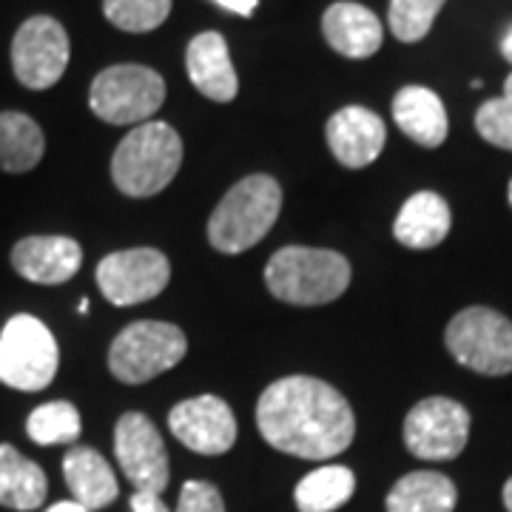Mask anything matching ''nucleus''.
<instances>
[{
    "label": "nucleus",
    "instance_id": "9b49d317",
    "mask_svg": "<svg viewBox=\"0 0 512 512\" xmlns=\"http://www.w3.org/2000/svg\"><path fill=\"white\" fill-rule=\"evenodd\" d=\"M94 279L114 308H131L160 296L168 288L171 262L157 248H126L103 256Z\"/></svg>",
    "mask_w": 512,
    "mask_h": 512
},
{
    "label": "nucleus",
    "instance_id": "39448f33",
    "mask_svg": "<svg viewBox=\"0 0 512 512\" xmlns=\"http://www.w3.org/2000/svg\"><path fill=\"white\" fill-rule=\"evenodd\" d=\"M188 353V339L177 325L140 319L123 328L109 348V370L117 382L146 384L177 367Z\"/></svg>",
    "mask_w": 512,
    "mask_h": 512
},
{
    "label": "nucleus",
    "instance_id": "c9c22d12",
    "mask_svg": "<svg viewBox=\"0 0 512 512\" xmlns=\"http://www.w3.org/2000/svg\"><path fill=\"white\" fill-rule=\"evenodd\" d=\"M507 197H510V205H512V180H510V188H507Z\"/></svg>",
    "mask_w": 512,
    "mask_h": 512
},
{
    "label": "nucleus",
    "instance_id": "4be33fe9",
    "mask_svg": "<svg viewBox=\"0 0 512 512\" xmlns=\"http://www.w3.org/2000/svg\"><path fill=\"white\" fill-rule=\"evenodd\" d=\"M456 501L458 490L450 478L433 470H419L393 484L384 507L387 512H453Z\"/></svg>",
    "mask_w": 512,
    "mask_h": 512
},
{
    "label": "nucleus",
    "instance_id": "423d86ee",
    "mask_svg": "<svg viewBox=\"0 0 512 512\" xmlns=\"http://www.w3.org/2000/svg\"><path fill=\"white\" fill-rule=\"evenodd\" d=\"M60 348L52 330L32 313L12 316L0 330V384L37 393L55 382Z\"/></svg>",
    "mask_w": 512,
    "mask_h": 512
},
{
    "label": "nucleus",
    "instance_id": "f257e3e1",
    "mask_svg": "<svg viewBox=\"0 0 512 512\" xmlns=\"http://www.w3.org/2000/svg\"><path fill=\"white\" fill-rule=\"evenodd\" d=\"M256 430L285 456L325 461L353 444L356 416L333 384L316 376H285L262 390Z\"/></svg>",
    "mask_w": 512,
    "mask_h": 512
},
{
    "label": "nucleus",
    "instance_id": "ddd939ff",
    "mask_svg": "<svg viewBox=\"0 0 512 512\" xmlns=\"http://www.w3.org/2000/svg\"><path fill=\"white\" fill-rule=\"evenodd\" d=\"M171 436L200 456H222L237 441V419L234 410L220 396H194L174 404L168 413Z\"/></svg>",
    "mask_w": 512,
    "mask_h": 512
},
{
    "label": "nucleus",
    "instance_id": "7c9ffc66",
    "mask_svg": "<svg viewBox=\"0 0 512 512\" xmlns=\"http://www.w3.org/2000/svg\"><path fill=\"white\" fill-rule=\"evenodd\" d=\"M214 3H220L222 9H228L234 15H242V18H251L254 9L259 6V0H214Z\"/></svg>",
    "mask_w": 512,
    "mask_h": 512
},
{
    "label": "nucleus",
    "instance_id": "9d476101",
    "mask_svg": "<svg viewBox=\"0 0 512 512\" xmlns=\"http://www.w3.org/2000/svg\"><path fill=\"white\" fill-rule=\"evenodd\" d=\"M72 43L66 29L49 15L23 20L12 40V69L20 86L46 92L66 74Z\"/></svg>",
    "mask_w": 512,
    "mask_h": 512
},
{
    "label": "nucleus",
    "instance_id": "a878e982",
    "mask_svg": "<svg viewBox=\"0 0 512 512\" xmlns=\"http://www.w3.org/2000/svg\"><path fill=\"white\" fill-rule=\"evenodd\" d=\"M444 3L447 0H390L387 26H390L396 40L419 43V40L430 35V29L439 18Z\"/></svg>",
    "mask_w": 512,
    "mask_h": 512
},
{
    "label": "nucleus",
    "instance_id": "2eb2a0df",
    "mask_svg": "<svg viewBox=\"0 0 512 512\" xmlns=\"http://www.w3.org/2000/svg\"><path fill=\"white\" fill-rule=\"evenodd\" d=\"M325 137L336 163L345 168H367L382 154L387 128L376 111L365 106H345L328 120Z\"/></svg>",
    "mask_w": 512,
    "mask_h": 512
},
{
    "label": "nucleus",
    "instance_id": "dca6fc26",
    "mask_svg": "<svg viewBox=\"0 0 512 512\" xmlns=\"http://www.w3.org/2000/svg\"><path fill=\"white\" fill-rule=\"evenodd\" d=\"M185 69H188V80L202 97L214 103H231L237 97V69L231 63L228 40L220 32H202L188 43Z\"/></svg>",
    "mask_w": 512,
    "mask_h": 512
},
{
    "label": "nucleus",
    "instance_id": "f8f14e48",
    "mask_svg": "<svg viewBox=\"0 0 512 512\" xmlns=\"http://www.w3.org/2000/svg\"><path fill=\"white\" fill-rule=\"evenodd\" d=\"M114 456L137 493L160 495L168 487V453L160 430L146 413L128 410L114 424Z\"/></svg>",
    "mask_w": 512,
    "mask_h": 512
},
{
    "label": "nucleus",
    "instance_id": "7ed1b4c3",
    "mask_svg": "<svg viewBox=\"0 0 512 512\" xmlns=\"http://www.w3.org/2000/svg\"><path fill=\"white\" fill-rule=\"evenodd\" d=\"M265 285L274 299L296 308L336 302L350 285V262L330 248L288 245L265 265Z\"/></svg>",
    "mask_w": 512,
    "mask_h": 512
},
{
    "label": "nucleus",
    "instance_id": "cd10ccee",
    "mask_svg": "<svg viewBox=\"0 0 512 512\" xmlns=\"http://www.w3.org/2000/svg\"><path fill=\"white\" fill-rule=\"evenodd\" d=\"M476 131L481 140H487L490 146L512 151V100L510 97H493L487 103H481L476 111Z\"/></svg>",
    "mask_w": 512,
    "mask_h": 512
},
{
    "label": "nucleus",
    "instance_id": "c756f323",
    "mask_svg": "<svg viewBox=\"0 0 512 512\" xmlns=\"http://www.w3.org/2000/svg\"><path fill=\"white\" fill-rule=\"evenodd\" d=\"M131 512H171L160 495L134 493L131 495Z\"/></svg>",
    "mask_w": 512,
    "mask_h": 512
},
{
    "label": "nucleus",
    "instance_id": "b1692460",
    "mask_svg": "<svg viewBox=\"0 0 512 512\" xmlns=\"http://www.w3.org/2000/svg\"><path fill=\"white\" fill-rule=\"evenodd\" d=\"M356 493V476L350 467L325 464L302 478L293 490L299 512H336Z\"/></svg>",
    "mask_w": 512,
    "mask_h": 512
},
{
    "label": "nucleus",
    "instance_id": "0eeeda50",
    "mask_svg": "<svg viewBox=\"0 0 512 512\" xmlns=\"http://www.w3.org/2000/svg\"><path fill=\"white\" fill-rule=\"evenodd\" d=\"M165 103V80L160 72L120 63L97 74L89 89V106L111 126H140L148 123Z\"/></svg>",
    "mask_w": 512,
    "mask_h": 512
},
{
    "label": "nucleus",
    "instance_id": "72a5a7b5",
    "mask_svg": "<svg viewBox=\"0 0 512 512\" xmlns=\"http://www.w3.org/2000/svg\"><path fill=\"white\" fill-rule=\"evenodd\" d=\"M504 507H507V512H512V478L504 484Z\"/></svg>",
    "mask_w": 512,
    "mask_h": 512
},
{
    "label": "nucleus",
    "instance_id": "2f4dec72",
    "mask_svg": "<svg viewBox=\"0 0 512 512\" xmlns=\"http://www.w3.org/2000/svg\"><path fill=\"white\" fill-rule=\"evenodd\" d=\"M46 512H89L83 504H77V501H57V504H52Z\"/></svg>",
    "mask_w": 512,
    "mask_h": 512
},
{
    "label": "nucleus",
    "instance_id": "bb28decb",
    "mask_svg": "<svg viewBox=\"0 0 512 512\" xmlns=\"http://www.w3.org/2000/svg\"><path fill=\"white\" fill-rule=\"evenodd\" d=\"M103 15L123 32H154L171 15V0H103Z\"/></svg>",
    "mask_w": 512,
    "mask_h": 512
},
{
    "label": "nucleus",
    "instance_id": "f704fd0d",
    "mask_svg": "<svg viewBox=\"0 0 512 512\" xmlns=\"http://www.w3.org/2000/svg\"><path fill=\"white\" fill-rule=\"evenodd\" d=\"M504 97H510L512 100V74L504 80Z\"/></svg>",
    "mask_w": 512,
    "mask_h": 512
},
{
    "label": "nucleus",
    "instance_id": "20e7f679",
    "mask_svg": "<svg viewBox=\"0 0 512 512\" xmlns=\"http://www.w3.org/2000/svg\"><path fill=\"white\" fill-rule=\"evenodd\" d=\"M282 211V185L271 174H251L217 202L208 217V242L225 256L245 254L268 237Z\"/></svg>",
    "mask_w": 512,
    "mask_h": 512
},
{
    "label": "nucleus",
    "instance_id": "412c9836",
    "mask_svg": "<svg viewBox=\"0 0 512 512\" xmlns=\"http://www.w3.org/2000/svg\"><path fill=\"white\" fill-rule=\"evenodd\" d=\"M49 495L43 467L26 458L18 447L0 444V504L9 510H37Z\"/></svg>",
    "mask_w": 512,
    "mask_h": 512
},
{
    "label": "nucleus",
    "instance_id": "aec40b11",
    "mask_svg": "<svg viewBox=\"0 0 512 512\" xmlns=\"http://www.w3.org/2000/svg\"><path fill=\"white\" fill-rule=\"evenodd\" d=\"M393 120L413 143L424 148H439L450 131L441 97L424 86H404L393 97Z\"/></svg>",
    "mask_w": 512,
    "mask_h": 512
},
{
    "label": "nucleus",
    "instance_id": "c85d7f7f",
    "mask_svg": "<svg viewBox=\"0 0 512 512\" xmlns=\"http://www.w3.org/2000/svg\"><path fill=\"white\" fill-rule=\"evenodd\" d=\"M174 512H225V501L211 481H185Z\"/></svg>",
    "mask_w": 512,
    "mask_h": 512
},
{
    "label": "nucleus",
    "instance_id": "4468645a",
    "mask_svg": "<svg viewBox=\"0 0 512 512\" xmlns=\"http://www.w3.org/2000/svg\"><path fill=\"white\" fill-rule=\"evenodd\" d=\"M9 262L15 274L35 285H63L77 276L83 265V248L72 237L43 234V237H23L12 248Z\"/></svg>",
    "mask_w": 512,
    "mask_h": 512
},
{
    "label": "nucleus",
    "instance_id": "393cba45",
    "mask_svg": "<svg viewBox=\"0 0 512 512\" xmlns=\"http://www.w3.org/2000/svg\"><path fill=\"white\" fill-rule=\"evenodd\" d=\"M26 433L40 447L74 444L83 433V419L72 402H46L29 413Z\"/></svg>",
    "mask_w": 512,
    "mask_h": 512
},
{
    "label": "nucleus",
    "instance_id": "5701e85b",
    "mask_svg": "<svg viewBox=\"0 0 512 512\" xmlns=\"http://www.w3.org/2000/svg\"><path fill=\"white\" fill-rule=\"evenodd\" d=\"M46 154L43 128L23 111H0V171L26 174Z\"/></svg>",
    "mask_w": 512,
    "mask_h": 512
},
{
    "label": "nucleus",
    "instance_id": "f03ea898",
    "mask_svg": "<svg viewBox=\"0 0 512 512\" xmlns=\"http://www.w3.org/2000/svg\"><path fill=\"white\" fill-rule=\"evenodd\" d=\"M183 165V140L163 120H148L128 131L111 154V180L120 194L146 200L165 191Z\"/></svg>",
    "mask_w": 512,
    "mask_h": 512
},
{
    "label": "nucleus",
    "instance_id": "a211bd4d",
    "mask_svg": "<svg viewBox=\"0 0 512 512\" xmlns=\"http://www.w3.org/2000/svg\"><path fill=\"white\" fill-rule=\"evenodd\" d=\"M63 476L74 501L83 504L89 512L106 510L120 495V484L111 464L86 444H74L63 456Z\"/></svg>",
    "mask_w": 512,
    "mask_h": 512
},
{
    "label": "nucleus",
    "instance_id": "6ab92c4d",
    "mask_svg": "<svg viewBox=\"0 0 512 512\" xmlns=\"http://www.w3.org/2000/svg\"><path fill=\"white\" fill-rule=\"evenodd\" d=\"M453 228V214L447 200L436 191H419L404 202L393 222V237L410 251H427L441 245Z\"/></svg>",
    "mask_w": 512,
    "mask_h": 512
},
{
    "label": "nucleus",
    "instance_id": "1a4fd4ad",
    "mask_svg": "<svg viewBox=\"0 0 512 512\" xmlns=\"http://www.w3.org/2000/svg\"><path fill=\"white\" fill-rule=\"evenodd\" d=\"M470 439L467 407L447 396L421 399L404 419V447L424 461H453Z\"/></svg>",
    "mask_w": 512,
    "mask_h": 512
},
{
    "label": "nucleus",
    "instance_id": "6e6552de",
    "mask_svg": "<svg viewBox=\"0 0 512 512\" xmlns=\"http://www.w3.org/2000/svg\"><path fill=\"white\" fill-rule=\"evenodd\" d=\"M444 345L458 365L481 376L512 373V322L504 313L473 305L450 319Z\"/></svg>",
    "mask_w": 512,
    "mask_h": 512
},
{
    "label": "nucleus",
    "instance_id": "f3484780",
    "mask_svg": "<svg viewBox=\"0 0 512 512\" xmlns=\"http://www.w3.org/2000/svg\"><path fill=\"white\" fill-rule=\"evenodd\" d=\"M322 35L342 57L350 60H367L382 49L384 26L362 3L339 0L330 3L328 12L322 15Z\"/></svg>",
    "mask_w": 512,
    "mask_h": 512
},
{
    "label": "nucleus",
    "instance_id": "473e14b6",
    "mask_svg": "<svg viewBox=\"0 0 512 512\" xmlns=\"http://www.w3.org/2000/svg\"><path fill=\"white\" fill-rule=\"evenodd\" d=\"M501 55H504L507 63H512V26L504 32V37H501Z\"/></svg>",
    "mask_w": 512,
    "mask_h": 512
}]
</instances>
